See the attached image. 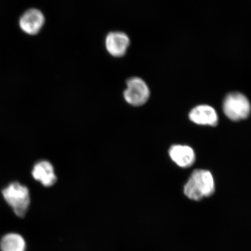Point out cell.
I'll return each mask as SVG.
<instances>
[{
	"label": "cell",
	"mask_w": 251,
	"mask_h": 251,
	"mask_svg": "<svg viewBox=\"0 0 251 251\" xmlns=\"http://www.w3.org/2000/svg\"><path fill=\"white\" fill-rule=\"evenodd\" d=\"M172 161L181 168H187L196 161L194 150L187 146L174 145L169 151Z\"/></svg>",
	"instance_id": "9c48e42d"
},
{
	"label": "cell",
	"mask_w": 251,
	"mask_h": 251,
	"mask_svg": "<svg viewBox=\"0 0 251 251\" xmlns=\"http://www.w3.org/2000/svg\"><path fill=\"white\" fill-rule=\"evenodd\" d=\"M150 91L147 83L140 77H131L126 81L124 92L125 101L134 106H140L148 101Z\"/></svg>",
	"instance_id": "277c9868"
},
{
	"label": "cell",
	"mask_w": 251,
	"mask_h": 251,
	"mask_svg": "<svg viewBox=\"0 0 251 251\" xmlns=\"http://www.w3.org/2000/svg\"><path fill=\"white\" fill-rule=\"evenodd\" d=\"M26 243L22 235L18 233L5 234L0 241L1 251H25Z\"/></svg>",
	"instance_id": "30bf717a"
},
{
	"label": "cell",
	"mask_w": 251,
	"mask_h": 251,
	"mask_svg": "<svg viewBox=\"0 0 251 251\" xmlns=\"http://www.w3.org/2000/svg\"><path fill=\"white\" fill-rule=\"evenodd\" d=\"M2 194L15 214L18 217L24 218L30 204L28 188L18 182H14L2 191Z\"/></svg>",
	"instance_id": "7a4b0ae2"
},
{
	"label": "cell",
	"mask_w": 251,
	"mask_h": 251,
	"mask_svg": "<svg viewBox=\"0 0 251 251\" xmlns=\"http://www.w3.org/2000/svg\"><path fill=\"white\" fill-rule=\"evenodd\" d=\"M129 37L122 31H112L106 37L105 47L109 54L115 57L124 56L129 47Z\"/></svg>",
	"instance_id": "5b68a950"
},
{
	"label": "cell",
	"mask_w": 251,
	"mask_h": 251,
	"mask_svg": "<svg viewBox=\"0 0 251 251\" xmlns=\"http://www.w3.org/2000/svg\"><path fill=\"white\" fill-rule=\"evenodd\" d=\"M31 174L34 180L39 181L46 187L54 186L57 181L54 167L49 161H41L37 162L34 165Z\"/></svg>",
	"instance_id": "52a82bcc"
},
{
	"label": "cell",
	"mask_w": 251,
	"mask_h": 251,
	"mask_svg": "<svg viewBox=\"0 0 251 251\" xmlns=\"http://www.w3.org/2000/svg\"><path fill=\"white\" fill-rule=\"evenodd\" d=\"M215 181L209 171L197 169L193 171L184 187V193L188 199L201 201L215 193Z\"/></svg>",
	"instance_id": "6da1fadb"
},
{
	"label": "cell",
	"mask_w": 251,
	"mask_h": 251,
	"mask_svg": "<svg viewBox=\"0 0 251 251\" xmlns=\"http://www.w3.org/2000/svg\"><path fill=\"white\" fill-rule=\"evenodd\" d=\"M189 118L198 125L216 126L218 124V116L214 108L207 105H201L194 108L190 112Z\"/></svg>",
	"instance_id": "ba28073f"
},
{
	"label": "cell",
	"mask_w": 251,
	"mask_h": 251,
	"mask_svg": "<svg viewBox=\"0 0 251 251\" xmlns=\"http://www.w3.org/2000/svg\"><path fill=\"white\" fill-rule=\"evenodd\" d=\"M223 109L226 117L233 121H239L249 117L251 106L249 99L240 93H231L225 97Z\"/></svg>",
	"instance_id": "3957f363"
},
{
	"label": "cell",
	"mask_w": 251,
	"mask_h": 251,
	"mask_svg": "<svg viewBox=\"0 0 251 251\" xmlns=\"http://www.w3.org/2000/svg\"><path fill=\"white\" fill-rule=\"evenodd\" d=\"M45 23V18L39 9L32 8L26 11L22 15L20 26L25 33L34 35L42 29Z\"/></svg>",
	"instance_id": "8992f818"
}]
</instances>
